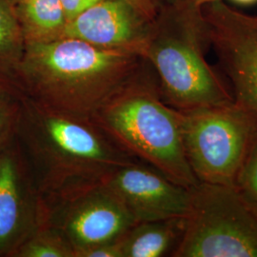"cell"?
Returning <instances> with one entry per match:
<instances>
[{
  "mask_svg": "<svg viewBox=\"0 0 257 257\" xmlns=\"http://www.w3.org/2000/svg\"><path fill=\"white\" fill-rule=\"evenodd\" d=\"M163 1H171V0H159V2H163Z\"/></svg>",
  "mask_w": 257,
  "mask_h": 257,
  "instance_id": "cell-24",
  "label": "cell"
},
{
  "mask_svg": "<svg viewBox=\"0 0 257 257\" xmlns=\"http://www.w3.org/2000/svg\"><path fill=\"white\" fill-rule=\"evenodd\" d=\"M126 206L137 223L187 218L192 190L139 161L124 166L104 183Z\"/></svg>",
  "mask_w": 257,
  "mask_h": 257,
  "instance_id": "cell-9",
  "label": "cell"
},
{
  "mask_svg": "<svg viewBox=\"0 0 257 257\" xmlns=\"http://www.w3.org/2000/svg\"><path fill=\"white\" fill-rule=\"evenodd\" d=\"M126 1L131 5H133L145 18H147L151 21L156 19L160 7L159 0H126Z\"/></svg>",
  "mask_w": 257,
  "mask_h": 257,
  "instance_id": "cell-20",
  "label": "cell"
},
{
  "mask_svg": "<svg viewBox=\"0 0 257 257\" xmlns=\"http://www.w3.org/2000/svg\"><path fill=\"white\" fill-rule=\"evenodd\" d=\"M41 224L59 230L75 250L121 238L137 222L101 184L45 205Z\"/></svg>",
  "mask_w": 257,
  "mask_h": 257,
  "instance_id": "cell-8",
  "label": "cell"
},
{
  "mask_svg": "<svg viewBox=\"0 0 257 257\" xmlns=\"http://www.w3.org/2000/svg\"><path fill=\"white\" fill-rule=\"evenodd\" d=\"M235 186L238 187L248 199L257 205V117L249 146L239 171Z\"/></svg>",
  "mask_w": 257,
  "mask_h": 257,
  "instance_id": "cell-16",
  "label": "cell"
},
{
  "mask_svg": "<svg viewBox=\"0 0 257 257\" xmlns=\"http://www.w3.org/2000/svg\"><path fill=\"white\" fill-rule=\"evenodd\" d=\"M208 45L201 7L192 0L160 2L144 58L156 71L162 98L175 110L234 101L205 57Z\"/></svg>",
  "mask_w": 257,
  "mask_h": 257,
  "instance_id": "cell-3",
  "label": "cell"
},
{
  "mask_svg": "<svg viewBox=\"0 0 257 257\" xmlns=\"http://www.w3.org/2000/svg\"><path fill=\"white\" fill-rule=\"evenodd\" d=\"M43 207L14 138L0 150V257L15 251L42 222Z\"/></svg>",
  "mask_w": 257,
  "mask_h": 257,
  "instance_id": "cell-10",
  "label": "cell"
},
{
  "mask_svg": "<svg viewBox=\"0 0 257 257\" xmlns=\"http://www.w3.org/2000/svg\"><path fill=\"white\" fill-rule=\"evenodd\" d=\"M237 4H241V5H250L253 3H256L257 0H232Z\"/></svg>",
  "mask_w": 257,
  "mask_h": 257,
  "instance_id": "cell-22",
  "label": "cell"
},
{
  "mask_svg": "<svg viewBox=\"0 0 257 257\" xmlns=\"http://www.w3.org/2000/svg\"><path fill=\"white\" fill-rule=\"evenodd\" d=\"M14 9L25 44L64 38L68 21L60 0H25Z\"/></svg>",
  "mask_w": 257,
  "mask_h": 257,
  "instance_id": "cell-13",
  "label": "cell"
},
{
  "mask_svg": "<svg viewBox=\"0 0 257 257\" xmlns=\"http://www.w3.org/2000/svg\"><path fill=\"white\" fill-rule=\"evenodd\" d=\"M192 1H193L198 7H203L204 5L209 4V3L213 2V1H215V0H192Z\"/></svg>",
  "mask_w": 257,
  "mask_h": 257,
  "instance_id": "cell-21",
  "label": "cell"
},
{
  "mask_svg": "<svg viewBox=\"0 0 257 257\" xmlns=\"http://www.w3.org/2000/svg\"><path fill=\"white\" fill-rule=\"evenodd\" d=\"M140 55L64 37L27 43L19 69L20 92L53 110L91 119L142 70Z\"/></svg>",
  "mask_w": 257,
  "mask_h": 257,
  "instance_id": "cell-2",
  "label": "cell"
},
{
  "mask_svg": "<svg viewBox=\"0 0 257 257\" xmlns=\"http://www.w3.org/2000/svg\"><path fill=\"white\" fill-rule=\"evenodd\" d=\"M14 140L42 207L104 184L120 168L139 161L92 119L53 110L23 92L18 96Z\"/></svg>",
  "mask_w": 257,
  "mask_h": 257,
  "instance_id": "cell-1",
  "label": "cell"
},
{
  "mask_svg": "<svg viewBox=\"0 0 257 257\" xmlns=\"http://www.w3.org/2000/svg\"><path fill=\"white\" fill-rule=\"evenodd\" d=\"M101 0H60L67 21L70 22Z\"/></svg>",
  "mask_w": 257,
  "mask_h": 257,
  "instance_id": "cell-19",
  "label": "cell"
},
{
  "mask_svg": "<svg viewBox=\"0 0 257 257\" xmlns=\"http://www.w3.org/2000/svg\"><path fill=\"white\" fill-rule=\"evenodd\" d=\"M8 3H10L13 7H15V6H17V5H19V3H21V2H23V1H25V0H6Z\"/></svg>",
  "mask_w": 257,
  "mask_h": 257,
  "instance_id": "cell-23",
  "label": "cell"
},
{
  "mask_svg": "<svg viewBox=\"0 0 257 257\" xmlns=\"http://www.w3.org/2000/svg\"><path fill=\"white\" fill-rule=\"evenodd\" d=\"M74 257H123L120 238L74 250Z\"/></svg>",
  "mask_w": 257,
  "mask_h": 257,
  "instance_id": "cell-18",
  "label": "cell"
},
{
  "mask_svg": "<svg viewBox=\"0 0 257 257\" xmlns=\"http://www.w3.org/2000/svg\"><path fill=\"white\" fill-rule=\"evenodd\" d=\"M19 93L0 88V150L14 138Z\"/></svg>",
  "mask_w": 257,
  "mask_h": 257,
  "instance_id": "cell-17",
  "label": "cell"
},
{
  "mask_svg": "<svg viewBox=\"0 0 257 257\" xmlns=\"http://www.w3.org/2000/svg\"><path fill=\"white\" fill-rule=\"evenodd\" d=\"M13 257H74V248L59 230L40 224Z\"/></svg>",
  "mask_w": 257,
  "mask_h": 257,
  "instance_id": "cell-15",
  "label": "cell"
},
{
  "mask_svg": "<svg viewBox=\"0 0 257 257\" xmlns=\"http://www.w3.org/2000/svg\"><path fill=\"white\" fill-rule=\"evenodd\" d=\"M185 222L186 218H175L137 223L120 238L123 257L164 255L179 242Z\"/></svg>",
  "mask_w": 257,
  "mask_h": 257,
  "instance_id": "cell-12",
  "label": "cell"
},
{
  "mask_svg": "<svg viewBox=\"0 0 257 257\" xmlns=\"http://www.w3.org/2000/svg\"><path fill=\"white\" fill-rule=\"evenodd\" d=\"M152 21L126 0H101L68 22L64 37L144 57Z\"/></svg>",
  "mask_w": 257,
  "mask_h": 257,
  "instance_id": "cell-11",
  "label": "cell"
},
{
  "mask_svg": "<svg viewBox=\"0 0 257 257\" xmlns=\"http://www.w3.org/2000/svg\"><path fill=\"white\" fill-rule=\"evenodd\" d=\"M201 9L209 45L230 79L234 101L257 114V16L234 9L224 0Z\"/></svg>",
  "mask_w": 257,
  "mask_h": 257,
  "instance_id": "cell-7",
  "label": "cell"
},
{
  "mask_svg": "<svg viewBox=\"0 0 257 257\" xmlns=\"http://www.w3.org/2000/svg\"><path fill=\"white\" fill-rule=\"evenodd\" d=\"M25 40L14 7L0 0V88L20 92L19 69Z\"/></svg>",
  "mask_w": 257,
  "mask_h": 257,
  "instance_id": "cell-14",
  "label": "cell"
},
{
  "mask_svg": "<svg viewBox=\"0 0 257 257\" xmlns=\"http://www.w3.org/2000/svg\"><path fill=\"white\" fill-rule=\"evenodd\" d=\"M143 71L91 119L128 155L191 189L199 181L185 153L181 112L164 101Z\"/></svg>",
  "mask_w": 257,
  "mask_h": 257,
  "instance_id": "cell-4",
  "label": "cell"
},
{
  "mask_svg": "<svg viewBox=\"0 0 257 257\" xmlns=\"http://www.w3.org/2000/svg\"><path fill=\"white\" fill-rule=\"evenodd\" d=\"M192 190L175 257H257V205L235 185L199 182Z\"/></svg>",
  "mask_w": 257,
  "mask_h": 257,
  "instance_id": "cell-5",
  "label": "cell"
},
{
  "mask_svg": "<svg viewBox=\"0 0 257 257\" xmlns=\"http://www.w3.org/2000/svg\"><path fill=\"white\" fill-rule=\"evenodd\" d=\"M179 111L185 153L197 180L235 185L256 114L235 101Z\"/></svg>",
  "mask_w": 257,
  "mask_h": 257,
  "instance_id": "cell-6",
  "label": "cell"
}]
</instances>
